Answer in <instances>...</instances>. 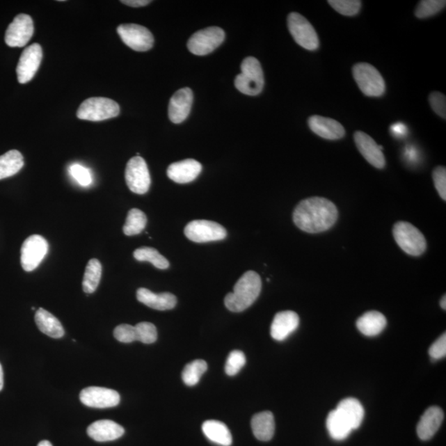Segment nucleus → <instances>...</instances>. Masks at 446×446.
Segmentation results:
<instances>
[{
	"instance_id": "nucleus-28",
	"label": "nucleus",
	"mask_w": 446,
	"mask_h": 446,
	"mask_svg": "<svg viewBox=\"0 0 446 446\" xmlns=\"http://www.w3.org/2000/svg\"><path fill=\"white\" fill-rule=\"evenodd\" d=\"M202 430L212 443L222 446H230L232 443L231 432L223 422L214 420L206 421L202 424Z\"/></svg>"
},
{
	"instance_id": "nucleus-3",
	"label": "nucleus",
	"mask_w": 446,
	"mask_h": 446,
	"mask_svg": "<svg viewBox=\"0 0 446 446\" xmlns=\"http://www.w3.org/2000/svg\"><path fill=\"white\" fill-rule=\"evenodd\" d=\"M241 73L235 79V86L242 94L256 96L262 92L264 79L260 61L253 56L242 61Z\"/></svg>"
},
{
	"instance_id": "nucleus-26",
	"label": "nucleus",
	"mask_w": 446,
	"mask_h": 446,
	"mask_svg": "<svg viewBox=\"0 0 446 446\" xmlns=\"http://www.w3.org/2000/svg\"><path fill=\"white\" fill-rule=\"evenodd\" d=\"M386 325V317L377 311L366 312L356 321L357 328L366 337H375L381 334Z\"/></svg>"
},
{
	"instance_id": "nucleus-4",
	"label": "nucleus",
	"mask_w": 446,
	"mask_h": 446,
	"mask_svg": "<svg viewBox=\"0 0 446 446\" xmlns=\"http://www.w3.org/2000/svg\"><path fill=\"white\" fill-rule=\"evenodd\" d=\"M119 113L120 107L115 101L103 97H95L83 101L77 115L82 120L99 122L116 118Z\"/></svg>"
},
{
	"instance_id": "nucleus-21",
	"label": "nucleus",
	"mask_w": 446,
	"mask_h": 446,
	"mask_svg": "<svg viewBox=\"0 0 446 446\" xmlns=\"http://www.w3.org/2000/svg\"><path fill=\"white\" fill-rule=\"evenodd\" d=\"M444 420L443 410L439 407H431L422 415L417 427L419 438L428 440L435 436Z\"/></svg>"
},
{
	"instance_id": "nucleus-15",
	"label": "nucleus",
	"mask_w": 446,
	"mask_h": 446,
	"mask_svg": "<svg viewBox=\"0 0 446 446\" xmlns=\"http://www.w3.org/2000/svg\"><path fill=\"white\" fill-rule=\"evenodd\" d=\"M79 399L87 407L109 408L120 403V395L117 391L101 387H89L79 394Z\"/></svg>"
},
{
	"instance_id": "nucleus-46",
	"label": "nucleus",
	"mask_w": 446,
	"mask_h": 446,
	"mask_svg": "<svg viewBox=\"0 0 446 446\" xmlns=\"http://www.w3.org/2000/svg\"><path fill=\"white\" fill-rule=\"evenodd\" d=\"M3 387V372L1 364H0V391Z\"/></svg>"
},
{
	"instance_id": "nucleus-25",
	"label": "nucleus",
	"mask_w": 446,
	"mask_h": 446,
	"mask_svg": "<svg viewBox=\"0 0 446 446\" xmlns=\"http://www.w3.org/2000/svg\"><path fill=\"white\" fill-rule=\"evenodd\" d=\"M251 428L256 439L269 441L273 438L276 431L275 417L271 412L255 414L251 419Z\"/></svg>"
},
{
	"instance_id": "nucleus-43",
	"label": "nucleus",
	"mask_w": 446,
	"mask_h": 446,
	"mask_svg": "<svg viewBox=\"0 0 446 446\" xmlns=\"http://www.w3.org/2000/svg\"><path fill=\"white\" fill-rule=\"evenodd\" d=\"M429 355L434 360H440L446 356V335L444 333L429 349Z\"/></svg>"
},
{
	"instance_id": "nucleus-8",
	"label": "nucleus",
	"mask_w": 446,
	"mask_h": 446,
	"mask_svg": "<svg viewBox=\"0 0 446 446\" xmlns=\"http://www.w3.org/2000/svg\"><path fill=\"white\" fill-rule=\"evenodd\" d=\"M225 39V33L218 26H211L198 31L189 38L188 49L196 56H206L213 52L222 44Z\"/></svg>"
},
{
	"instance_id": "nucleus-10",
	"label": "nucleus",
	"mask_w": 446,
	"mask_h": 446,
	"mask_svg": "<svg viewBox=\"0 0 446 446\" xmlns=\"http://www.w3.org/2000/svg\"><path fill=\"white\" fill-rule=\"evenodd\" d=\"M127 187L138 194L148 193L151 186V175L147 162L143 157L136 156L127 162L125 170Z\"/></svg>"
},
{
	"instance_id": "nucleus-17",
	"label": "nucleus",
	"mask_w": 446,
	"mask_h": 446,
	"mask_svg": "<svg viewBox=\"0 0 446 446\" xmlns=\"http://www.w3.org/2000/svg\"><path fill=\"white\" fill-rule=\"evenodd\" d=\"M193 94L189 88H183L176 91L170 100L169 118L172 122H183L191 113Z\"/></svg>"
},
{
	"instance_id": "nucleus-34",
	"label": "nucleus",
	"mask_w": 446,
	"mask_h": 446,
	"mask_svg": "<svg viewBox=\"0 0 446 446\" xmlns=\"http://www.w3.org/2000/svg\"><path fill=\"white\" fill-rule=\"evenodd\" d=\"M207 369V365L205 360H196L185 366L182 372L183 381L188 386H194L200 382L202 374Z\"/></svg>"
},
{
	"instance_id": "nucleus-1",
	"label": "nucleus",
	"mask_w": 446,
	"mask_h": 446,
	"mask_svg": "<svg viewBox=\"0 0 446 446\" xmlns=\"http://www.w3.org/2000/svg\"><path fill=\"white\" fill-rule=\"evenodd\" d=\"M337 218V207L333 202L321 197L308 198L300 202L293 214L296 226L308 233L328 231Z\"/></svg>"
},
{
	"instance_id": "nucleus-39",
	"label": "nucleus",
	"mask_w": 446,
	"mask_h": 446,
	"mask_svg": "<svg viewBox=\"0 0 446 446\" xmlns=\"http://www.w3.org/2000/svg\"><path fill=\"white\" fill-rule=\"evenodd\" d=\"M113 335L115 339L122 343H132L138 341L136 328L128 324H122L114 329Z\"/></svg>"
},
{
	"instance_id": "nucleus-37",
	"label": "nucleus",
	"mask_w": 446,
	"mask_h": 446,
	"mask_svg": "<svg viewBox=\"0 0 446 446\" xmlns=\"http://www.w3.org/2000/svg\"><path fill=\"white\" fill-rule=\"evenodd\" d=\"M246 356L244 353L241 351H233L230 353L226 365H225V372L229 376H234L240 372V370L246 365Z\"/></svg>"
},
{
	"instance_id": "nucleus-24",
	"label": "nucleus",
	"mask_w": 446,
	"mask_h": 446,
	"mask_svg": "<svg viewBox=\"0 0 446 446\" xmlns=\"http://www.w3.org/2000/svg\"><path fill=\"white\" fill-rule=\"evenodd\" d=\"M343 420L351 428L352 431L358 429L364 420L365 410L359 400L348 397L340 401L337 408Z\"/></svg>"
},
{
	"instance_id": "nucleus-12",
	"label": "nucleus",
	"mask_w": 446,
	"mask_h": 446,
	"mask_svg": "<svg viewBox=\"0 0 446 446\" xmlns=\"http://www.w3.org/2000/svg\"><path fill=\"white\" fill-rule=\"evenodd\" d=\"M47 251L48 243L45 238L40 235L26 238L21 248L22 267L25 271H34L45 258Z\"/></svg>"
},
{
	"instance_id": "nucleus-45",
	"label": "nucleus",
	"mask_w": 446,
	"mask_h": 446,
	"mask_svg": "<svg viewBox=\"0 0 446 446\" xmlns=\"http://www.w3.org/2000/svg\"><path fill=\"white\" fill-rule=\"evenodd\" d=\"M152 1H149V0H122V1H121V3L126 4V6L134 8L147 6Z\"/></svg>"
},
{
	"instance_id": "nucleus-9",
	"label": "nucleus",
	"mask_w": 446,
	"mask_h": 446,
	"mask_svg": "<svg viewBox=\"0 0 446 446\" xmlns=\"http://www.w3.org/2000/svg\"><path fill=\"white\" fill-rule=\"evenodd\" d=\"M188 239L197 243L221 241L227 237V231L222 225L207 220H194L184 228Z\"/></svg>"
},
{
	"instance_id": "nucleus-23",
	"label": "nucleus",
	"mask_w": 446,
	"mask_h": 446,
	"mask_svg": "<svg viewBox=\"0 0 446 446\" xmlns=\"http://www.w3.org/2000/svg\"><path fill=\"white\" fill-rule=\"evenodd\" d=\"M136 298L145 306L154 310L166 311L173 309L177 304V298L170 293L154 294L151 290L141 288L136 291Z\"/></svg>"
},
{
	"instance_id": "nucleus-30",
	"label": "nucleus",
	"mask_w": 446,
	"mask_h": 446,
	"mask_svg": "<svg viewBox=\"0 0 446 446\" xmlns=\"http://www.w3.org/2000/svg\"><path fill=\"white\" fill-rule=\"evenodd\" d=\"M326 428L330 437L335 440L347 439L352 432L351 428L343 420L341 415L335 409L332 411L326 418Z\"/></svg>"
},
{
	"instance_id": "nucleus-40",
	"label": "nucleus",
	"mask_w": 446,
	"mask_h": 446,
	"mask_svg": "<svg viewBox=\"0 0 446 446\" xmlns=\"http://www.w3.org/2000/svg\"><path fill=\"white\" fill-rule=\"evenodd\" d=\"M70 174L72 177L77 181V182L82 185V186H88L92 182L90 172L79 164H74L70 168Z\"/></svg>"
},
{
	"instance_id": "nucleus-22",
	"label": "nucleus",
	"mask_w": 446,
	"mask_h": 446,
	"mask_svg": "<svg viewBox=\"0 0 446 446\" xmlns=\"http://www.w3.org/2000/svg\"><path fill=\"white\" fill-rule=\"evenodd\" d=\"M125 432V428L110 420L95 422L87 429V433L90 438L98 443H107V441L117 440L120 438Z\"/></svg>"
},
{
	"instance_id": "nucleus-13",
	"label": "nucleus",
	"mask_w": 446,
	"mask_h": 446,
	"mask_svg": "<svg viewBox=\"0 0 446 446\" xmlns=\"http://www.w3.org/2000/svg\"><path fill=\"white\" fill-rule=\"evenodd\" d=\"M34 33L32 17L28 15H17L8 25L6 33V42L8 47H23L29 43Z\"/></svg>"
},
{
	"instance_id": "nucleus-14",
	"label": "nucleus",
	"mask_w": 446,
	"mask_h": 446,
	"mask_svg": "<svg viewBox=\"0 0 446 446\" xmlns=\"http://www.w3.org/2000/svg\"><path fill=\"white\" fill-rule=\"evenodd\" d=\"M42 60V47L38 43H33L26 47L22 53L16 72L17 81L20 83H26L32 81L36 74Z\"/></svg>"
},
{
	"instance_id": "nucleus-5",
	"label": "nucleus",
	"mask_w": 446,
	"mask_h": 446,
	"mask_svg": "<svg viewBox=\"0 0 446 446\" xmlns=\"http://www.w3.org/2000/svg\"><path fill=\"white\" fill-rule=\"evenodd\" d=\"M392 233L397 244L408 255L419 256L425 253V237L413 224L408 222L397 223L392 229Z\"/></svg>"
},
{
	"instance_id": "nucleus-47",
	"label": "nucleus",
	"mask_w": 446,
	"mask_h": 446,
	"mask_svg": "<svg viewBox=\"0 0 446 446\" xmlns=\"http://www.w3.org/2000/svg\"><path fill=\"white\" fill-rule=\"evenodd\" d=\"M440 307H441V308L444 309V310H445V309H446V297H445V295H444L443 298H441V300H440Z\"/></svg>"
},
{
	"instance_id": "nucleus-42",
	"label": "nucleus",
	"mask_w": 446,
	"mask_h": 446,
	"mask_svg": "<svg viewBox=\"0 0 446 446\" xmlns=\"http://www.w3.org/2000/svg\"><path fill=\"white\" fill-rule=\"evenodd\" d=\"M429 102L433 111L440 118H446L445 96L439 92H433L429 96Z\"/></svg>"
},
{
	"instance_id": "nucleus-36",
	"label": "nucleus",
	"mask_w": 446,
	"mask_h": 446,
	"mask_svg": "<svg viewBox=\"0 0 446 446\" xmlns=\"http://www.w3.org/2000/svg\"><path fill=\"white\" fill-rule=\"evenodd\" d=\"M334 10L344 16H354L360 12L362 3L359 0H329Z\"/></svg>"
},
{
	"instance_id": "nucleus-33",
	"label": "nucleus",
	"mask_w": 446,
	"mask_h": 446,
	"mask_svg": "<svg viewBox=\"0 0 446 446\" xmlns=\"http://www.w3.org/2000/svg\"><path fill=\"white\" fill-rule=\"evenodd\" d=\"M134 256L138 262L152 263L154 267L159 269H166L170 266L167 259L152 247H141L134 251Z\"/></svg>"
},
{
	"instance_id": "nucleus-32",
	"label": "nucleus",
	"mask_w": 446,
	"mask_h": 446,
	"mask_svg": "<svg viewBox=\"0 0 446 446\" xmlns=\"http://www.w3.org/2000/svg\"><path fill=\"white\" fill-rule=\"evenodd\" d=\"M147 216L143 211L132 209L128 212L126 223L123 227V232L126 236L138 235L147 226Z\"/></svg>"
},
{
	"instance_id": "nucleus-27",
	"label": "nucleus",
	"mask_w": 446,
	"mask_h": 446,
	"mask_svg": "<svg viewBox=\"0 0 446 446\" xmlns=\"http://www.w3.org/2000/svg\"><path fill=\"white\" fill-rule=\"evenodd\" d=\"M35 321L39 330L48 337L55 339L63 337L65 330L61 321L45 309H38L35 315Z\"/></svg>"
},
{
	"instance_id": "nucleus-29",
	"label": "nucleus",
	"mask_w": 446,
	"mask_h": 446,
	"mask_svg": "<svg viewBox=\"0 0 446 446\" xmlns=\"http://www.w3.org/2000/svg\"><path fill=\"white\" fill-rule=\"evenodd\" d=\"M24 166L23 154L17 150L0 156V180L11 177L19 173Z\"/></svg>"
},
{
	"instance_id": "nucleus-20",
	"label": "nucleus",
	"mask_w": 446,
	"mask_h": 446,
	"mask_svg": "<svg viewBox=\"0 0 446 446\" xmlns=\"http://www.w3.org/2000/svg\"><path fill=\"white\" fill-rule=\"evenodd\" d=\"M298 325L299 317L297 313L293 311L278 312L271 324V337L276 341H285L297 330Z\"/></svg>"
},
{
	"instance_id": "nucleus-31",
	"label": "nucleus",
	"mask_w": 446,
	"mask_h": 446,
	"mask_svg": "<svg viewBox=\"0 0 446 446\" xmlns=\"http://www.w3.org/2000/svg\"><path fill=\"white\" fill-rule=\"evenodd\" d=\"M102 276V266L99 260L92 259L88 262L82 286L86 294H93L98 288Z\"/></svg>"
},
{
	"instance_id": "nucleus-38",
	"label": "nucleus",
	"mask_w": 446,
	"mask_h": 446,
	"mask_svg": "<svg viewBox=\"0 0 446 446\" xmlns=\"http://www.w3.org/2000/svg\"><path fill=\"white\" fill-rule=\"evenodd\" d=\"M138 341L144 344H152L157 342V330L151 322H140L135 326Z\"/></svg>"
},
{
	"instance_id": "nucleus-6",
	"label": "nucleus",
	"mask_w": 446,
	"mask_h": 446,
	"mask_svg": "<svg viewBox=\"0 0 446 446\" xmlns=\"http://www.w3.org/2000/svg\"><path fill=\"white\" fill-rule=\"evenodd\" d=\"M352 72L357 86L366 96L381 97L385 92V82L372 65L357 63L353 66Z\"/></svg>"
},
{
	"instance_id": "nucleus-44",
	"label": "nucleus",
	"mask_w": 446,
	"mask_h": 446,
	"mask_svg": "<svg viewBox=\"0 0 446 446\" xmlns=\"http://www.w3.org/2000/svg\"><path fill=\"white\" fill-rule=\"evenodd\" d=\"M391 132L396 138H404L406 134H407V127H406L404 123L397 122L391 126Z\"/></svg>"
},
{
	"instance_id": "nucleus-16",
	"label": "nucleus",
	"mask_w": 446,
	"mask_h": 446,
	"mask_svg": "<svg viewBox=\"0 0 446 446\" xmlns=\"http://www.w3.org/2000/svg\"><path fill=\"white\" fill-rule=\"evenodd\" d=\"M354 139L358 150L370 165L378 169L385 166L382 145H379L370 136L360 131L355 132Z\"/></svg>"
},
{
	"instance_id": "nucleus-35",
	"label": "nucleus",
	"mask_w": 446,
	"mask_h": 446,
	"mask_svg": "<svg viewBox=\"0 0 446 446\" xmlns=\"http://www.w3.org/2000/svg\"><path fill=\"white\" fill-rule=\"evenodd\" d=\"M446 6V2L443 0H423L419 3L416 10H415V15L418 19H427L431 16H434L438 13Z\"/></svg>"
},
{
	"instance_id": "nucleus-18",
	"label": "nucleus",
	"mask_w": 446,
	"mask_h": 446,
	"mask_svg": "<svg viewBox=\"0 0 446 446\" xmlns=\"http://www.w3.org/2000/svg\"><path fill=\"white\" fill-rule=\"evenodd\" d=\"M310 129L321 138L328 140H338L346 134L344 127L333 118L314 115L308 119Z\"/></svg>"
},
{
	"instance_id": "nucleus-19",
	"label": "nucleus",
	"mask_w": 446,
	"mask_h": 446,
	"mask_svg": "<svg viewBox=\"0 0 446 446\" xmlns=\"http://www.w3.org/2000/svg\"><path fill=\"white\" fill-rule=\"evenodd\" d=\"M201 171L202 165L200 162L193 159H187L175 162L168 167L167 175L175 183L188 184L196 180Z\"/></svg>"
},
{
	"instance_id": "nucleus-41",
	"label": "nucleus",
	"mask_w": 446,
	"mask_h": 446,
	"mask_svg": "<svg viewBox=\"0 0 446 446\" xmlns=\"http://www.w3.org/2000/svg\"><path fill=\"white\" fill-rule=\"evenodd\" d=\"M435 187L443 200H446V170L445 167H436L432 174Z\"/></svg>"
},
{
	"instance_id": "nucleus-2",
	"label": "nucleus",
	"mask_w": 446,
	"mask_h": 446,
	"mask_svg": "<svg viewBox=\"0 0 446 446\" xmlns=\"http://www.w3.org/2000/svg\"><path fill=\"white\" fill-rule=\"evenodd\" d=\"M262 282L255 271H247L234 286L233 293L225 298V306L233 312L245 311L255 302L262 291Z\"/></svg>"
},
{
	"instance_id": "nucleus-11",
	"label": "nucleus",
	"mask_w": 446,
	"mask_h": 446,
	"mask_svg": "<svg viewBox=\"0 0 446 446\" xmlns=\"http://www.w3.org/2000/svg\"><path fill=\"white\" fill-rule=\"evenodd\" d=\"M117 32L122 41L132 50L147 51L154 45V37L150 30L143 26L134 24L118 26Z\"/></svg>"
},
{
	"instance_id": "nucleus-7",
	"label": "nucleus",
	"mask_w": 446,
	"mask_h": 446,
	"mask_svg": "<svg viewBox=\"0 0 446 446\" xmlns=\"http://www.w3.org/2000/svg\"><path fill=\"white\" fill-rule=\"evenodd\" d=\"M289 33L294 41L308 51H315L319 47V39L316 30L303 15L291 13L288 17Z\"/></svg>"
},
{
	"instance_id": "nucleus-48",
	"label": "nucleus",
	"mask_w": 446,
	"mask_h": 446,
	"mask_svg": "<svg viewBox=\"0 0 446 446\" xmlns=\"http://www.w3.org/2000/svg\"><path fill=\"white\" fill-rule=\"evenodd\" d=\"M38 446H52L51 443L50 441L48 440H42L41 443H40Z\"/></svg>"
}]
</instances>
